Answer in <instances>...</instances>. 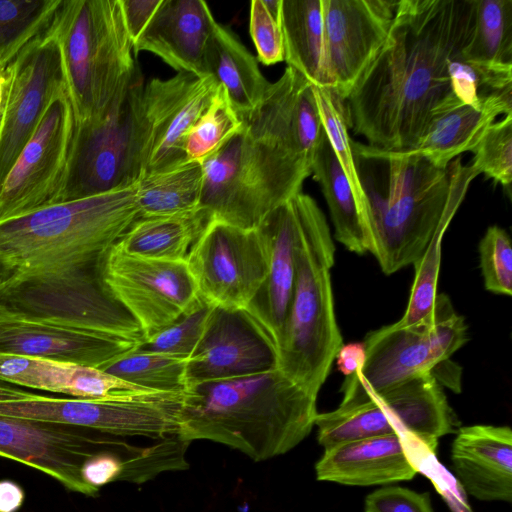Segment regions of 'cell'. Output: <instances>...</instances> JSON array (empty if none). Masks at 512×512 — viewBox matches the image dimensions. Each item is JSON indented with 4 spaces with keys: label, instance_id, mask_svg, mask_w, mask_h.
Instances as JSON below:
<instances>
[{
    "label": "cell",
    "instance_id": "1",
    "mask_svg": "<svg viewBox=\"0 0 512 512\" xmlns=\"http://www.w3.org/2000/svg\"><path fill=\"white\" fill-rule=\"evenodd\" d=\"M473 23L474 0L397 1L384 44L342 104L347 126L378 149L414 147L432 119L460 101L449 64Z\"/></svg>",
    "mask_w": 512,
    "mask_h": 512
},
{
    "label": "cell",
    "instance_id": "2",
    "mask_svg": "<svg viewBox=\"0 0 512 512\" xmlns=\"http://www.w3.org/2000/svg\"><path fill=\"white\" fill-rule=\"evenodd\" d=\"M317 397L279 369L193 385L184 392L179 436L237 449L254 461L285 454L315 426Z\"/></svg>",
    "mask_w": 512,
    "mask_h": 512
},
{
    "label": "cell",
    "instance_id": "3",
    "mask_svg": "<svg viewBox=\"0 0 512 512\" xmlns=\"http://www.w3.org/2000/svg\"><path fill=\"white\" fill-rule=\"evenodd\" d=\"M351 148L367 198L362 224L367 252L386 275L414 266L446 210L461 159L439 168L419 155L352 141Z\"/></svg>",
    "mask_w": 512,
    "mask_h": 512
},
{
    "label": "cell",
    "instance_id": "4",
    "mask_svg": "<svg viewBox=\"0 0 512 512\" xmlns=\"http://www.w3.org/2000/svg\"><path fill=\"white\" fill-rule=\"evenodd\" d=\"M138 217L134 184L0 220V267L57 274L97 264Z\"/></svg>",
    "mask_w": 512,
    "mask_h": 512
},
{
    "label": "cell",
    "instance_id": "5",
    "mask_svg": "<svg viewBox=\"0 0 512 512\" xmlns=\"http://www.w3.org/2000/svg\"><path fill=\"white\" fill-rule=\"evenodd\" d=\"M292 203L298 222L295 280L276 345L277 369L317 397L343 346L330 274L335 246L316 201L300 192Z\"/></svg>",
    "mask_w": 512,
    "mask_h": 512
},
{
    "label": "cell",
    "instance_id": "6",
    "mask_svg": "<svg viewBox=\"0 0 512 512\" xmlns=\"http://www.w3.org/2000/svg\"><path fill=\"white\" fill-rule=\"evenodd\" d=\"M241 120L242 128L201 162L200 208L211 220L250 230L301 192L312 163L290 144Z\"/></svg>",
    "mask_w": 512,
    "mask_h": 512
},
{
    "label": "cell",
    "instance_id": "7",
    "mask_svg": "<svg viewBox=\"0 0 512 512\" xmlns=\"http://www.w3.org/2000/svg\"><path fill=\"white\" fill-rule=\"evenodd\" d=\"M46 30L59 46L75 122L100 116L138 69L120 0H62Z\"/></svg>",
    "mask_w": 512,
    "mask_h": 512
},
{
    "label": "cell",
    "instance_id": "8",
    "mask_svg": "<svg viewBox=\"0 0 512 512\" xmlns=\"http://www.w3.org/2000/svg\"><path fill=\"white\" fill-rule=\"evenodd\" d=\"M143 88L137 69L103 114L75 122L57 202L130 187L145 174L155 130Z\"/></svg>",
    "mask_w": 512,
    "mask_h": 512
},
{
    "label": "cell",
    "instance_id": "9",
    "mask_svg": "<svg viewBox=\"0 0 512 512\" xmlns=\"http://www.w3.org/2000/svg\"><path fill=\"white\" fill-rule=\"evenodd\" d=\"M467 327L446 294H437L431 313L409 326L397 322L371 331L362 345L364 361L341 386L339 406L369 402L378 394L415 376L431 373L464 345Z\"/></svg>",
    "mask_w": 512,
    "mask_h": 512
},
{
    "label": "cell",
    "instance_id": "10",
    "mask_svg": "<svg viewBox=\"0 0 512 512\" xmlns=\"http://www.w3.org/2000/svg\"><path fill=\"white\" fill-rule=\"evenodd\" d=\"M100 261L57 274L10 270L6 316L141 341L144 336L139 324L105 286Z\"/></svg>",
    "mask_w": 512,
    "mask_h": 512
},
{
    "label": "cell",
    "instance_id": "11",
    "mask_svg": "<svg viewBox=\"0 0 512 512\" xmlns=\"http://www.w3.org/2000/svg\"><path fill=\"white\" fill-rule=\"evenodd\" d=\"M180 402L88 400L35 392L0 380V415L83 427L121 437L162 440L178 434Z\"/></svg>",
    "mask_w": 512,
    "mask_h": 512
},
{
    "label": "cell",
    "instance_id": "12",
    "mask_svg": "<svg viewBox=\"0 0 512 512\" xmlns=\"http://www.w3.org/2000/svg\"><path fill=\"white\" fill-rule=\"evenodd\" d=\"M198 296L214 307L245 310L265 281L268 255L256 229L211 220L185 259Z\"/></svg>",
    "mask_w": 512,
    "mask_h": 512
},
{
    "label": "cell",
    "instance_id": "13",
    "mask_svg": "<svg viewBox=\"0 0 512 512\" xmlns=\"http://www.w3.org/2000/svg\"><path fill=\"white\" fill-rule=\"evenodd\" d=\"M99 271L107 289L137 321L144 337L172 324L199 300L185 260L136 257L114 244L102 257Z\"/></svg>",
    "mask_w": 512,
    "mask_h": 512
},
{
    "label": "cell",
    "instance_id": "14",
    "mask_svg": "<svg viewBox=\"0 0 512 512\" xmlns=\"http://www.w3.org/2000/svg\"><path fill=\"white\" fill-rule=\"evenodd\" d=\"M8 66L11 76L0 127V191L52 101L68 93L58 43L46 29Z\"/></svg>",
    "mask_w": 512,
    "mask_h": 512
},
{
    "label": "cell",
    "instance_id": "15",
    "mask_svg": "<svg viewBox=\"0 0 512 512\" xmlns=\"http://www.w3.org/2000/svg\"><path fill=\"white\" fill-rule=\"evenodd\" d=\"M126 437L83 427L0 415V457L33 467L66 489L95 497L81 477L90 457L121 446Z\"/></svg>",
    "mask_w": 512,
    "mask_h": 512
},
{
    "label": "cell",
    "instance_id": "16",
    "mask_svg": "<svg viewBox=\"0 0 512 512\" xmlns=\"http://www.w3.org/2000/svg\"><path fill=\"white\" fill-rule=\"evenodd\" d=\"M75 118L68 93L52 101L0 191V220L57 202L66 174Z\"/></svg>",
    "mask_w": 512,
    "mask_h": 512
},
{
    "label": "cell",
    "instance_id": "17",
    "mask_svg": "<svg viewBox=\"0 0 512 512\" xmlns=\"http://www.w3.org/2000/svg\"><path fill=\"white\" fill-rule=\"evenodd\" d=\"M397 1L322 0L324 69L342 103L384 44Z\"/></svg>",
    "mask_w": 512,
    "mask_h": 512
},
{
    "label": "cell",
    "instance_id": "18",
    "mask_svg": "<svg viewBox=\"0 0 512 512\" xmlns=\"http://www.w3.org/2000/svg\"><path fill=\"white\" fill-rule=\"evenodd\" d=\"M276 368L275 344L245 310L213 307L186 362L187 388Z\"/></svg>",
    "mask_w": 512,
    "mask_h": 512
},
{
    "label": "cell",
    "instance_id": "19",
    "mask_svg": "<svg viewBox=\"0 0 512 512\" xmlns=\"http://www.w3.org/2000/svg\"><path fill=\"white\" fill-rule=\"evenodd\" d=\"M139 341L5 316L0 321V353L101 368L133 350Z\"/></svg>",
    "mask_w": 512,
    "mask_h": 512
},
{
    "label": "cell",
    "instance_id": "20",
    "mask_svg": "<svg viewBox=\"0 0 512 512\" xmlns=\"http://www.w3.org/2000/svg\"><path fill=\"white\" fill-rule=\"evenodd\" d=\"M217 22L202 0H162L133 45L134 54H155L178 73L206 77L204 54Z\"/></svg>",
    "mask_w": 512,
    "mask_h": 512
},
{
    "label": "cell",
    "instance_id": "21",
    "mask_svg": "<svg viewBox=\"0 0 512 512\" xmlns=\"http://www.w3.org/2000/svg\"><path fill=\"white\" fill-rule=\"evenodd\" d=\"M451 461L463 489L481 501H512V430L509 426L460 427Z\"/></svg>",
    "mask_w": 512,
    "mask_h": 512
},
{
    "label": "cell",
    "instance_id": "22",
    "mask_svg": "<svg viewBox=\"0 0 512 512\" xmlns=\"http://www.w3.org/2000/svg\"><path fill=\"white\" fill-rule=\"evenodd\" d=\"M267 247L268 271L245 311L275 344L288 313L295 280L298 222L292 199L273 210L257 227Z\"/></svg>",
    "mask_w": 512,
    "mask_h": 512
},
{
    "label": "cell",
    "instance_id": "23",
    "mask_svg": "<svg viewBox=\"0 0 512 512\" xmlns=\"http://www.w3.org/2000/svg\"><path fill=\"white\" fill-rule=\"evenodd\" d=\"M396 432L325 449L315 465L319 481L372 486L413 479L419 469Z\"/></svg>",
    "mask_w": 512,
    "mask_h": 512
},
{
    "label": "cell",
    "instance_id": "24",
    "mask_svg": "<svg viewBox=\"0 0 512 512\" xmlns=\"http://www.w3.org/2000/svg\"><path fill=\"white\" fill-rule=\"evenodd\" d=\"M0 380L88 400H127L137 392L135 384L98 368L5 353H0Z\"/></svg>",
    "mask_w": 512,
    "mask_h": 512
},
{
    "label": "cell",
    "instance_id": "25",
    "mask_svg": "<svg viewBox=\"0 0 512 512\" xmlns=\"http://www.w3.org/2000/svg\"><path fill=\"white\" fill-rule=\"evenodd\" d=\"M371 399L385 408L404 435L408 434L431 453L435 452L439 438L455 431L456 416L432 373L372 394Z\"/></svg>",
    "mask_w": 512,
    "mask_h": 512
},
{
    "label": "cell",
    "instance_id": "26",
    "mask_svg": "<svg viewBox=\"0 0 512 512\" xmlns=\"http://www.w3.org/2000/svg\"><path fill=\"white\" fill-rule=\"evenodd\" d=\"M500 114H512V95L495 97L480 109L458 101L432 119L414 147L392 152L423 156L435 166L446 168L461 153L472 151Z\"/></svg>",
    "mask_w": 512,
    "mask_h": 512
},
{
    "label": "cell",
    "instance_id": "27",
    "mask_svg": "<svg viewBox=\"0 0 512 512\" xmlns=\"http://www.w3.org/2000/svg\"><path fill=\"white\" fill-rule=\"evenodd\" d=\"M204 67L207 76L225 91L239 116L253 110L271 85L263 76L257 58L218 23L206 45Z\"/></svg>",
    "mask_w": 512,
    "mask_h": 512
},
{
    "label": "cell",
    "instance_id": "28",
    "mask_svg": "<svg viewBox=\"0 0 512 512\" xmlns=\"http://www.w3.org/2000/svg\"><path fill=\"white\" fill-rule=\"evenodd\" d=\"M209 221V214L201 208L182 215L138 217L115 246L136 257L184 261Z\"/></svg>",
    "mask_w": 512,
    "mask_h": 512
},
{
    "label": "cell",
    "instance_id": "29",
    "mask_svg": "<svg viewBox=\"0 0 512 512\" xmlns=\"http://www.w3.org/2000/svg\"><path fill=\"white\" fill-rule=\"evenodd\" d=\"M279 23L287 66L313 86L328 89L322 0H281Z\"/></svg>",
    "mask_w": 512,
    "mask_h": 512
},
{
    "label": "cell",
    "instance_id": "30",
    "mask_svg": "<svg viewBox=\"0 0 512 512\" xmlns=\"http://www.w3.org/2000/svg\"><path fill=\"white\" fill-rule=\"evenodd\" d=\"M203 166L185 161L166 170L148 172L136 183L139 217L175 216L200 209Z\"/></svg>",
    "mask_w": 512,
    "mask_h": 512
},
{
    "label": "cell",
    "instance_id": "31",
    "mask_svg": "<svg viewBox=\"0 0 512 512\" xmlns=\"http://www.w3.org/2000/svg\"><path fill=\"white\" fill-rule=\"evenodd\" d=\"M479 173L472 164H460L455 185L441 221L426 247L423 255L414 265L415 275L410 297L402 318L397 321L400 326H409L425 319L433 310L441 263V248L444 234L461 205L471 181Z\"/></svg>",
    "mask_w": 512,
    "mask_h": 512
},
{
    "label": "cell",
    "instance_id": "32",
    "mask_svg": "<svg viewBox=\"0 0 512 512\" xmlns=\"http://www.w3.org/2000/svg\"><path fill=\"white\" fill-rule=\"evenodd\" d=\"M311 171L321 186L334 226L335 239L350 252H367L352 189L324 131Z\"/></svg>",
    "mask_w": 512,
    "mask_h": 512
},
{
    "label": "cell",
    "instance_id": "33",
    "mask_svg": "<svg viewBox=\"0 0 512 512\" xmlns=\"http://www.w3.org/2000/svg\"><path fill=\"white\" fill-rule=\"evenodd\" d=\"M460 58L472 65L512 70V0H474V23Z\"/></svg>",
    "mask_w": 512,
    "mask_h": 512
},
{
    "label": "cell",
    "instance_id": "34",
    "mask_svg": "<svg viewBox=\"0 0 512 512\" xmlns=\"http://www.w3.org/2000/svg\"><path fill=\"white\" fill-rule=\"evenodd\" d=\"M218 87L209 75L194 80L185 99L157 137L145 173L166 170L188 161L184 152L186 136L210 104Z\"/></svg>",
    "mask_w": 512,
    "mask_h": 512
},
{
    "label": "cell",
    "instance_id": "35",
    "mask_svg": "<svg viewBox=\"0 0 512 512\" xmlns=\"http://www.w3.org/2000/svg\"><path fill=\"white\" fill-rule=\"evenodd\" d=\"M318 443L328 449L340 444L401 432L385 408L375 399L350 407L318 413Z\"/></svg>",
    "mask_w": 512,
    "mask_h": 512
},
{
    "label": "cell",
    "instance_id": "36",
    "mask_svg": "<svg viewBox=\"0 0 512 512\" xmlns=\"http://www.w3.org/2000/svg\"><path fill=\"white\" fill-rule=\"evenodd\" d=\"M186 362L185 359L135 347L99 369L151 390L184 393L187 389Z\"/></svg>",
    "mask_w": 512,
    "mask_h": 512
},
{
    "label": "cell",
    "instance_id": "37",
    "mask_svg": "<svg viewBox=\"0 0 512 512\" xmlns=\"http://www.w3.org/2000/svg\"><path fill=\"white\" fill-rule=\"evenodd\" d=\"M62 0H0V67L48 27Z\"/></svg>",
    "mask_w": 512,
    "mask_h": 512
},
{
    "label": "cell",
    "instance_id": "38",
    "mask_svg": "<svg viewBox=\"0 0 512 512\" xmlns=\"http://www.w3.org/2000/svg\"><path fill=\"white\" fill-rule=\"evenodd\" d=\"M241 128L239 114L219 86L186 136L184 152L187 160L204 161Z\"/></svg>",
    "mask_w": 512,
    "mask_h": 512
},
{
    "label": "cell",
    "instance_id": "39",
    "mask_svg": "<svg viewBox=\"0 0 512 512\" xmlns=\"http://www.w3.org/2000/svg\"><path fill=\"white\" fill-rule=\"evenodd\" d=\"M214 306L199 297L197 303L172 324L144 337L136 348L187 360L196 349Z\"/></svg>",
    "mask_w": 512,
    "mask_h": 512
},
{
    "label": "cell",
    "instance_id": "40",
    "mask_svg": "<svg viewBox=\"0 0 512 512\" xmlns=\"http://www.w3.org/2000/svg\"><path fill=\"white\" fill-rule=\"evenodd\" d=\"M472 152L473 168L509 189L512 182V114L494 121Z\"/></svg>",
    "mask_w": 512,
    "mask_h": 512
},
{
    "label": "cell",
    "instance_id": "41",
    "mask_svg": "<svg viewBox=\"0 0 512 512\" xmlns=\"http://www.w3.org/2000/svg\"><path fill=\"white\" fill-rule=\"evenodd\" d=\"M480 268L485 289L498 295L512 294V247L507 232L488 227L479 243Z\"/></svg>",
    "mask_w": 512,
    "mask_h": 512
},
{
    "label": "cell",
    "instance_id": "42",
    "mask_svg": "<svg viewBox=\"0 0 512 512\" xmlns=\"http://www.w3.org/2000/svg\"><path fill=\"white\" fill-rule=\"evenodd\" d=\"M249 30L257 51V61L264 65L284 61L279 19L269 12L263 0L250 3Z\"/></svg>",
    "mask_w": 512,
    "mask_h": 512
},
{
    "label": "cell",
    "instance_id": "43",
    "mask_svg": "<svg viewBox=\"0 0 512 512\" xmlns=\"http://www.w3.org/2000/svg\"><path fill=\"white\" fill-rule=\"evenodd\" d=\"M364 512H434L428 493L404 487L377 489L365 498Z\"/></svg>",
    "mask_w": 512,
    "mask_h": 512
},
{
    "label": "cell",
    "instance_id": "44",
    "mask_svg": "<svg viewBox=\"0 0 512 512\" xmlns=\"http://www.w3.org/2000/svg\"><path fill=\"white\" fill-rule=\"evenodd\" d=\"M162 0H120L128 35L133 43L141 36Z\"/></svg>",
    "mask_w": 512,
    "mask_h": 512
},
{
    "label": "cell",
    "instance_id": "45",
    "mask_svg": "<svg viewBox=\"0 0 512 512\" xmlns=\"http://www.w3.org/2000/svg\"><path fill=\"white\" fill-rule=\"evenodd\" d=\"M339 369L346 376L357 372L364 361V349L361 344H348L342 346L335 358Z\"/></svg>",
    "mask_w": 512,
    "mask_h": 512
},
{
    "label": "cell",
    "instance_id": "46",
    "mask_svg": "<svg viewBox=\"0 0 512 512\" xmlns=\"http://www.w3.org/2000/svg\"><path fill=\"white\" fill-rule=\"evenodd\" d=\"M25 492L16 482L0 480V512H17L23 505Z\"/></svg>",
    "mask_w": 512,
    "mask_h": 512
},
{
    "label": "cell",
    "instance_id": "47",
    "mask_svg": "<svg viewBox=\"0 0 512 512\" xmlns=\"http://www.w3.org/2000/svg\"><path fill=\"white\" fill-rule=\"evenodd\" d=\"M431 373L442 387L447 386L454 392H460L461 368L450 359L439 363Z\"/></svg>",
    "mask_w": 512,
    "mask_h": 512
},
{
    "label": "cell",
    "instance_id": "48",
    "mask_svg": "<svg viewBox=\"0 0 512 512\" xmlns=\"http://www.w3.org/2000/svg\"><path fill=\"white\" fill-rule=\"evenodd\" d=\"M10 76L11 74L9 66L0 67V127L4 114L6 97L10 83Z\"/></svg>",
    "mask_w": 512,
    "mask_h": 512
},
{
    "label": "cell",
    "instance_id": "49",
    "mask_svg": "<svg viewBox=\"0 0 512 512\" xmlns=\"http://www.w3.org/2000/svg\"><path fill=\"white\" fill-rule=\"evenodd\" d=\"M10 270L0 267V321H2L7 313L5 303V289L7 278Z\"/></svg>",
    "mask_w": 512,
    "mask_h": 512
}]
</instances>
